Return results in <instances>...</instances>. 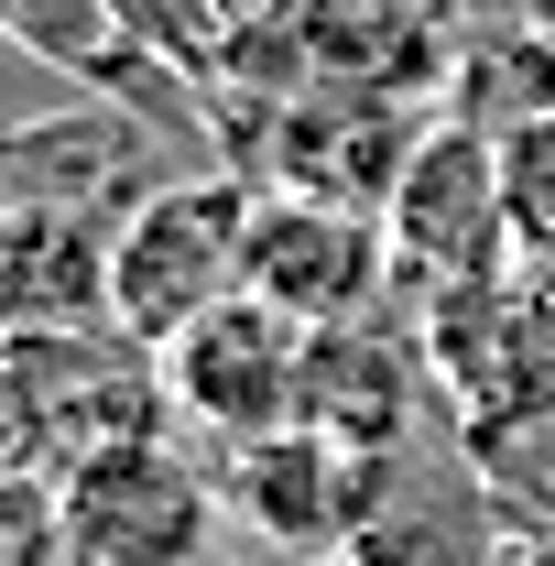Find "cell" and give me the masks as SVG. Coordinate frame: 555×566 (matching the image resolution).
Returning <instances> with one entry per match:
<instances>
[{"instance_id": "6da1fadb", "label": "cell", "mask_w": 555, "mask_h": 566, "mask_svg": "<svg viewBox=\"0 0 555 566\" xmlns=\"http://www.w3.org/2000/svg\"><path fill=\"white\" fill-rule=\"evenodd\" d=\"M251 218L262 186L251 175H175L121 218V273H109V316L121 338L164 359L186 327H208L229 294H251Z\"/></svg>"}, {"instance_id": "7a4b0ae2", "label": "cell", "mask_w": 555, "mask_h": 566, "mask_svg": "<svg viewBox=\"0 0 555 566\" xmlns=\"http://www.w3.org/2000/svg\"><path fill=\"white\" fill-rule=\"evenodd\" d=\"M392 283L436 305V294H469V283H501L523 251H512V208H501V142L458 132V120H436L415 142V164H404V186H392Z\"/></svg>"}, {"instance_id": "3957f363", "label": "cell", "mask_w": 555, "mask_h": 566, "mask_svg": "<svg viewBox=\"0 0 555 566\" xmlns=\"http://www.w3.org/2000/svg\"><path fill=\"white\" fill-rule=\"evenodd\" d=\"M87 566H208L218 556V469L186 458V436H132L55 469Z\"/></svg>"}, {"instance_id": "277c9868", "label": "cell", "mask_w": 555, "mask_h": 566, "mask_svg": "<svg viewBox=\"0 0 555 566\" xmlns=\"http://www.w3.org/2000/svg\"><path fill=\"white\" fill-rule=\"evenodd\" d=\"M305 370H316V327H294L262 294H229L208 327L164 349V392L175 424H197L208 447H262L305 424Z\"/></svg>"}, {"instance_id": "5b68a950", "label": "cell", "mask_w": 555, "mask_h": 566, "mask_svg": "<svg viewBox=\"0 0 555 566\" xmlns=\"http://www.w3.org/2000/svg\"><path fill=\"white\" fill-rule=\"evenodd\" d=\"M370 491H381V458L327 436V424H294V436H262V447H218V501L283 566H348L359 523H370Z\"/></svg>"}, {"instance_id": "8992f818", "label": "cell", "mask_w": 555, "mask_h": 566, "mask_svg": "<svg viewBox=\"0 0 555 566\" xmlns=\"http://www.w3.org/2000/svg\"><path fill=\"white\" fill-rule=\"evenodd\" d=\"M251 294L283 305L294 327H359L392 294V229L359 208H316V197H262L251 218Z\"/></svg>"}, {"instance_id": "52a82bcc", "label": "cell", "mask_w": 555, "mask_h": 566, "mask_svg": "<svg viewBox=\"0 0 555 566\" xmlns=\"http://www.w3.org/2000/svg\"><path fill=\"white\" fill-rule=\"evenodd\" d=\"M33 370V415H44V480L98 458V447H132V436H175V392H164V359L121 338V327H87V338H22Z\"/></svg>"}, {"instance_id": "ba28073f", "label": "cell", "mask_w": 555, "mask_h": 566, "mask_svg": "<svg viewBox=\"0 0 555 566\" xmlns=\"http://www.w3.org/2000/svg\"><path fill=\"white\" fill-rule=\"evenodd\" d=\"M121 218L132 208H33V218H11V229H0V327H11V338L121 327V316H109Z\"/></svg>"}, {"instance_id": "9c48e42d", "label": "cell", "mask_w": 555, "mask_h": 566, "mask_svg": "<svg viewBox=\"0 0 555 566\" xmlns=\"http://www.w3.org/2000/svg\"><path fill=\"white\" fill-rule=\"evenodd\" d=\"M11 55H22L33 76H55L66 98H98L109 76L132 66L109 0H11Z\"/></svg>"}, {"instance_id": "30bf717a", "label": "cell", "mask_w": 555, "mask_h": 566, "mask_svg": "<svg viewBox=\"0 0 555 566\" xmlns=\"http://www.w3.org/2000/svg\"><path fill=\"white\" fill-rule=\"evenodd\" d=\"M109 22H121L132 55H153L197 98H218V76H229V0H109Z\"/></svg>"}, {"instance_id": "8fae6325", "label": "cell", "mask_w": 555, "mask_h": 566, "mask_svg": "<svg viewBox=\"0 0 555 566\" xmlns=\"http://www.w3.org/2000/svg\"><path fill=\"white\" fill-rule=\"evenodd\" d=\"M501 208H512V251L555 273V120L501 142Z\"/></svg>"}, {"instance_id": "7c38bea8", "label": "cell", "mask_w": 555, "mask_h": 566, "mask_svg": "<svg viewBox=\"0 0 555 566\" xmlns=\"http://www.w3.org/2000/svg\"><path fill=\"white\" fill-rule=\"evenodd\" d=\"M0 566H87L76 556V523H66V491L44 469L0 480Z\"/></svg>"}, {"instance_id": "4fadbf2b", "label": "cell", "mask_w": 555, "mask_h": 566, "mask_svg": "<svg viewBox=\"0 0 555 566\" xmlns=\"http://www.w3.org/2000/svg\"><path fill=\"white\" fill-rule=\"evenodd\" d=\"M44 469V415H33V370H22V338L0 327V480Z\"/></svg>"}, {"instance_id": "5bb4252c", "label": "cell", "mask_w": 555, "mask_h": 566, "mask_svg": "<svg viewBox=\"0 0 555 566\" xmlns=\"http://www.w3.org/2000/svg\"><path fill=\"white\" fill-rule=\"evenodd\" d=\"M490 566H555V523H534V512H523V523L490 545Z\"/></svg>"}, {"instance_id": "9a60e30c", "label": "cell", "mask_w": 555, "mask_h": 566, "mask_svg": "<svg viewBox=\"0 0 555 566\" xmlns=\"http://www.w3.org/2000/svg\"><path fill=\"white\" fill-rule=\"evenodd\" d=\"M0 55H11V0H0Z\"/></svg>"}]
</instances>
